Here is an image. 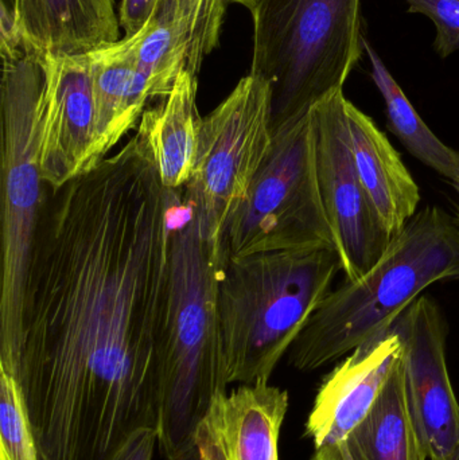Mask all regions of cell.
Returning <instances> with one entry per match:
<instances>
[{
    "instance_id": "cell-1",
    "label": "cell",
    "mask_w": 459,
    "mask_h": 460,
    "mask_svg": "<svg viewBox=\"0 0 459 460\" xmlns=\"http://www.w3.org/2000/svg\"><path fill=\"white\" fill-rule=\"evenodd\" d=\"M23 308V388L40 460H115L158 431L159 349L183 189L163 188L137 135L51 190Z\"/></svg>"
},
{
    "instance_id": "cell-2",
    "label": "cell",
    "mask_w": 459,
    "mask_h": 460,
    "mask_svg": "<svg viewBox=\"0 0 459 460\" xmlns=\"http://www.w3.org/2000/svg\"><path fill=\"white\" fill-rule=\"evenodd\" d=\"M224 265L185 201L172 233L166 321L159 349L158 447L166 460L196 459L197 426L213 397L228 386L218 315Z\"/></svg>"
},
{
    "instance_id": "cell-3",
    "label": "cell",
    "mask_w": 459,
    "mask_h": 460,
    "mask_svg": "<svg viewBox=\"0 0 459 460\" xmlns=\"http://www.w3.org/2000/svg\"><path fill=\"white\" fill-rule=\"evenodd\" d=\"M459 278V220L428 207L393 238L379 261L329 292L288 351L291 367L313 372L387 332L437 281Z\"/></svg>"
},
{
    "instance_id": "cell-4",
    "label": "cell",
    "mask_w": 459,
    "mask_h": 460,
    "mask_svg": "<svg viewBox=\"0 0 459 460\" xmlns=\"http://www.w3.org/2000/svg\"><path fill=\"white\" fill-rule=\"evenodd\" d=\"M341 270L336 248L229 257L218 283L226 384L269 381Z\"/></svg>"
},
{
    "instance_id": "cell-5",
    "label": "cell",
    "mask_w": 459,
    "mask_h": 460,
    "mask_svg": "<svg viewBox=\"0 0 459 460\" xmlns=\"http://www.w3.org/2000/svg\"><path fill=\"white\" fill-rule=\"evenodd\" d=\"M2 56V252L0 367L19 378L23 350V308L45 199L38 161V102L45 54L15 31H0Z\"/></svg>"
},
{
    "instance_id": "cell-6",
    "label": "cell",
    "mask_w": 459,
    "mask_h": 460,
    "mask_svg": "<svg viewBox=\"0 0 459 460\" xmlns=\"http://www.w3.org/2000/svg\"><path fill=\"white\" fill-rule=\"evenodd\" d=\"M250 73L272 86V127L344 89L364 51L361 0H256Z\"/></svg>"
},
{
    "instance_id": "cell-7",
    "label": "cell",
    "mask_w": 459,
    "mask_h": 460,
    "mask_svg": "<svg viewBox=\"0 0 459 460\" xmlns=\"http://www.w3.org/2000/svg\"><path fill=\"white\" fill-rule=\"evenodd\" d=\"M336 248L315 170L310 112L274 129L266 161L229 218L224 254Z\"/></svg>"
},
{
    "instance_id": "cell-8",
    "label": "cell",
    "mask_w": 459,
    "mask_h": 460,
    "mask_svg": "<svg viewBox=\"0 0 459 460\" xmlns=\"http://www.w3.org/2000/svg\"><path fill=\"white\" fill-rule=\"evenodd\" d=\"M272 97L271 84L248 73L202 118L193 174L183 197L213 253L224 262V233L229 218L244 201L271 150Z\"/></svg>"
},
{
    "instance_id": "cell-9",
    "label": "cell",
    "mask_w": 459,
    "mask_h": 460,
    "mask_svg": "<svg viewBox=\"0 0 459 460\" xmlns=\"http://www.w3.org/2000/svg\"><path fill=\"white\" fill-rule=\"evenodd\" d=\"M344 91L310 110L315 170L326 218L333 233L345 280L368 272L393 238L377 218L361 185L350 150Z\"/></svg>"
},
{
    "instance_id": "cell-10",
    "label": "cell",
    "mask_w": 459,
    "mask_h": 460,
    "mask_svg": "<svg viewBox=\"0 0 459 460\" xmlns=\"http://www.w3.org/2000/svg\"><path fill=\"white\" fill-rule=\"evenodd\" d=\"M37 145L40 175L51 190H58L102 164L89 54L46 56Z\"/></svg>"
},
{
    "instance_id": "cell-11",
    "label": "cell",
    "mask_w": 459,
    "mask_h": 460,
    "mask_svg": "<svg viewBox=\"0 0 459 460\" xmlns=\"http://www.w3.org/2000/svg\"><path fill=\"white\" fill-rule=\"evenodd\" d=\"M403 345L407 388L428 460L459 445V402L447 367V324L437 303L420 296L393 323Z\"/></svg>"
},
{
    "instance_id": "cell-12",
    "label": "cell",
    "mask_w": 459,
    "mask_h": 460,
    "mask_svg": "<svg viewBox=\"0 0 459 460\" xmlns=\"http://www.w3.org/2000/svg\"><path fill=\"white\" fill-rule=\"evenodd\" d=\"M402 351L401 337L390 327L348 354L323 380L306 421L314 446L310 460H345L342 445L379 399Z\"/></svg>"
},
{
    "instance_id": "cell-13",
    "label": "cell",
    "mask_w": 459,
    "mask_h": 460,
    "mask_svg": "<svg viewBox=\"0 0 459 460\" xmlns=\"http://www.w3.org/2000/svg\"><path fill=\"white\" fill-rule=\"evenodd\" d=\"M288 392L269 381L242 384L213 397L194 432L199 460H280Z\"/></svg>"
},
{
    "instance_id": "cell-14",
    "label": "cell",
    "mask_w": 459,
    "mask_h": 460,
    "mask_svg": "<svg viewBox=\"0 0 459 460\" xmlns=\"http://www.w3.org/2000/svg\"><path fill=\"white\" fill-rule=\"evenodd\" d=\"M0 16L45 56H84L120 40L115 0H2Z\"/></svg>"
},
{
    "instance_id": "cell-15",
    "label": "cell",
    "mask_w": 459,
    "mask_h": 460,
    "mask_svg": "<svg viewBox=\"0 0 459 460\" xmlns=\"http://www.w3.org/2000/svg\"><path fill=\"white\" fill-rule=\"evenodd\" d=\"M347 119L361 185L383 228L395 238L418 213L419 188L387 135L349 100Z\"/></svg>"
},
{
    "instance_id": "cell-16",
    "label": "cell",
    "mask_w": 459,
    "mask_h": 460,
    "mask_svg": "<svg viewBox=\"0 0 459 460\" xmlns=\"http://www.w3.org/2000/svg\"><path fill=\"white\" fill-rule=\"evenodd\" d=\"M197 75L181 73L174 88L140 119L137 137L163 188L181 190L193 174L202 118L197 107Z\"/></svg>"
},
{
    "instance_id": "cell-17",
    "label": "cell",
    "mask_w": 459,
    "mask_h": 460,
    "mask_svg": "<svg viewBox=\"0 0 459 460\" xmlns=\"http://www.w3.org/2000/svg\"><path fill=\"white\" fill-rule=\"evenodd\" d=\"M96 107L97 153L107 154L137 126L151 100L150 86L135 61V35L89 53Z\"/></svg>"
},
{
    "instance_id": "cell-18",
    "label": "cell",
    "mask_w": 459,
    "mask_h": 460,
    "mask_svg": "<svg viewBox=\"0 0 459 460\" xmlns=\"http://www.w3.org/2000/svg\"><path fill=\"white\" fill-rule=\"evenodd\" d=\"M342 448L350 460H428L410 402L403 351L379 399Z\"/></svg>"
},
{
    "instance_id": "cell-19",
    "label": "cell",
    "mask_w": 459,
    "mask_h": 460,
    "mask_svg": "<svg viewBox=\"0 0 459 460\" xmlns=\"http://www.w3.org/2000/svg\"><path fill=\"white\" fill-rule=\"evenodd\" d=\"M371 77L387 110L388 127L412 156L453 183L459 178V151L442 142L423 121L374 46L364 40Z\"/></svg>"
},
{
    "instance_id": "cell-20",
    "label": "cell",
    "mask_w": 459,
    "mask_h": 460,
    "mask_svg": "<svg viewBox=\"0 0 459 460\" xmlns=\"http://www.w3.org/2000/svg\"><path fill=\"white\" fill-rule=\"evenodd\" d=\"M135 61L150 86L151 100L166 97L181 73L188 69V42L164 5L158 4L135 34Z\"/></svg>"
},
{
    "instance_id": "cell-21",
    "label": "cell",
    "mask_w": 459,
    "mask_h": 460,
    "mask_svg": "<svg viewBox=\"0 0 459 460\" xmlns=\"http://www.w3.org/2000/svg\"><path fill=\"white\" fill-rule=\"evenodd\" d=\"M174 16L188 42V70L199 75L220 42L228 0H159Z\"/></svg>"
},
{
    "instance_id": "cell-22",
    "label": "cell",
    "mask_w": 459,
    "mask_h": 460,
    "mask_svg": "<svg viewBox=\"0 0 459 460\" xmlns=\"http://www.w3.org/2000/svg\"><path fill=\"white\" fill-rule=\"evenodd\" d=\"M0 460H40L23 388L0 367Z\"/></svg>"
},
{
    "instance_id": "cell-23",
    "label": "cell",
    "mask_w": 459,
    "mask_h": 460,
    "mask_svg": "<svg viewBox=\"0 0 459 460\" xmlns=\"http://www.w3.org/2000/svg\"><path fill=\"white\" fill-rule=\"evenodd\" d=\"M409 13H423L437 29L436 48L442 58L459 50V0H404Z\"/></svg>"
},
{
    "instance_id": "cell-24",
    "label": "cell",
    "mask_w": 459,
    "mask_h": 460,
    "mask_svg": "<svg viewBox=\"0 0 459 460\" xmlns=\"http://www.w3.org/2000/svg\"><path fill=\"white\" fill-rule=\"evenodd\" d=\"M159 0H121L119 4V22L124 37L137 34L154 15Z\"/></svg>"
},
{
    "instance_id": "cell-25",
    "label": "cell",
    "mask_w": 459,
    "mask_h": 460,
    "mask_svg": "<svg viewBox=\"0 0 459 460\" xmlns=\"http://www.w3.org/2000/svg\"><path fill=\"white\" fill-rule=\"evenodd\" d=\"M158 446V431L155 429H139L121 447L115 460H153Z\"/></svg>"
},
{
    "instance_id": "cell-26",
    "label": "cell",
    "mask_w": 459,
    "mask_h": 460,
    "mask_svg": "<svg viewBox=\"0 0 459 460\" xmlns=\"http://www.w3.org/2000/svg\"><path fill=\"white\" fill-rule=\"evenodd\" d=\"M256 0H228V3H234V4H240V5H243V7H245L247 8H250L251 5L253 4V3H255Z\"/></svg>"
},
{
    "instance_id": "cell-27",
    "label": "cell",
    "mask_w": 459,
    "mask_h": 460,
    "mask_svg": "<svg viewBox=\"0 0 459 460\" xmlns=\"http://www.w3.org/2000/svg\"><path fill=\"white\" fill-rule=\"evenodd\" d=\"M438 460H459V445L457 446V448H455V450L453 451L452 454H450L449 456H446V458L438 459Z\"/></svg>"
},
{
    "instance_id": "cell-28",
    "label": "cell",
    "mask_w": 459,
    "mask_h": 460,
    "mask_svg": "<svg viewBox=\"0 0 459 460\" xmlns=\"http://www.w3.org/2000/svg\"><path fill=\"white\" fill-rule=\"evenodd\" d=\"M453 185H455V190H457L459 194V178L455 183H453Z\"/></svg>"
},
{
    "instance_id": "cell-29",
    "label": "cell",
    "mask_w": 459,
    "mask_h": 460,
    "mask_svg": "<svg viewBox=\"0 0 459 460\" xmlns=\"http://www.w3.org/2000/svg\"><path fill=\"white\" fill-rule=\"evenodd\" d=\"M342 453H344L345 460H350L349 456H347V453H345L344 448L341 447Z\"/></svg>"
},
{
    "instance_id": "cell-30",
    "label": "cell",
    "mask_w": 459,
    "mask_h": 460,
    "mask_svg": "<svg viewBox=\"0 0 459 460\" xmlns=\"http://www.w3.org/2000/svg\"><path fill=\"white\" fill-rule=\"evenodd\" d=\"M193 460H199V459L196 458V459H193Z\"/></svg>"
},
{
    "instance_id": "cell-31",
    "label": "cell",
    "mask_w": 459,
    "mask_h": 460,
    "mask_svg": "<svg viewBox=\"0 0 459 460\" xmlns=\"http://www.w3.org/2000/svg\"><path fill=\"white\" fill-rule=\"evenodd\" d=\"M458 220H459V215H458Z\"/></svg>"
}]
</instances>
